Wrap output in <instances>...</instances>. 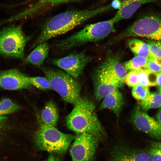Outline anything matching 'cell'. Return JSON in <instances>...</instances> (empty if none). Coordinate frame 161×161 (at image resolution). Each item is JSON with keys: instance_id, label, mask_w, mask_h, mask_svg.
<instances>
[{"instance_id": "17", "label": "cell", "mask_w": 161, "mask_h": 161, "mask_svg": "<svg viewBox=\"0 0 161 161\" xmlns=\"http://www.w3.org/2000/svg\"><path fill=\"white\" fill-rule=\"evenodd\" d=\"M49 48L48 44L44 42L39 44L24 59V63L39 66L48 56Z\"/></svg>"}, {"instance_id": "35", "label": "cell", "mask_w": 161, "mask_h": 161, "mask_svg": "<svg viewBox=\"0 0 161 161\" xmlns=\"http://www.w3.org/2000/svg\"><path fill=\"white\" fill-rule=\"evenodd\" d=\"M44 161H60L57 158L52 155L50 156L48 158Z\"/></svg>"}, {"instance_id": "32", "label": "cell", "mask_w": 161, "mask_h": 161, "mask_svg": "<svg viewBox=\"0 0 161 161\" xmlns=\"http://www.w3.org/2000/svg\"><path fill=\"white\" fill-rule=\"evenodd\" d=\"M157 86L161 87V72L157 73L156 78Z\"/></svg>"}, {"instance_id": "19", "label": "cell", "mask_w": 161, "mask_h": 161, "mask_svg": "<svg viewBox=\"0 0 161 161\" xmlns=\"http://www.w3.org/2000/svg\"><path fill=\"white\" fill-rule=\"evenodd\" d=\"M128 45L131 51L136 56L149 57L147 43L140 39L133 38L129 40Z\"/></svg>"}, {"instance_id": "18", "label": "cell", "mask_w": 161, "mask_h": 161, "mask_svg": "<svg viewBox=\"0 0 161 161\" xmlns=\"http://www.w3.org/2000/svg\"><path fill=\"white\" fill-rule=\"evenodd\" d=\"M41 115L42 123L55 127L56 125L59 115L57 107L52 101H49L46 103Z\"/></svg>"}, {"instance_id": "22", "label": "cell", "mask_w": 161, "mask_h": 161, "mask_svg": "<svg viewBox=\"0 0 161 161\" xmlns=\"http://www.w3.org/2000/svg\"><path fill=\"white\" fill-rule=\"evenodd\" d=\"M149 57L136 56L124 63L123 65L127 71L145 68Z\"/></svg>"}, {"instance_id": "13", "label": "cell", "mask_w": 161, "mask_h": 161, "mask_svg": "<svg viewBox=\"0 0 161 161\" xmlns=\"http://www.w3.org/2000/svg\"><path fill=\"white\" fill-rule=\"evenodd\" d=\"M111 161H154L148 152L122 146L112 152Z\"/></svg>"}, {"instance_id": "14", "label": "cell", "mask_w": 161, "mask_h": 161, "mask_svg": "<svg viewBox=\"0 0 161 161\" xmlns=\"http://www.w3.org/2000/svg\"><path fill=\"white\" fill-rule=\"evenodd\" d=\"M161 0H124L120 7L112 18L115 23L123 19L131 17L135 12L142 5Z\"/></svg>"}, {"instance_id": "23", "label": "cell", "mask_w": 161, "mask_h": 161, "mask_svg": "<svg viewBox=\"0 0 161 161\" xmlns=\"http://www.w3.org/2000/svg\"><path fill=\"white\" fill-rule=\"evenodd\" d=\"M19 105L8 98L2 99L0 101V116H4L18 111Z\"/></svg>"}, {"instance_id": "2", "label": "cell", "mask_w": 161, "mask_h": 161, "mask_svg": "<svg viewBox=\"0 0 161 161\" xmlns=\"http://www.w3.org/2000/svg\"><path fill=\"white\" fill-rule=\"evenodd\" d=\"M66 118L68 128L78 134L87 133L100 140L105 131L95 112L93 103L86 97H80Z\"/></svg>"}, {"instance_id": "38", "label": "cell", "mask_w": 161, "mask_h": 161, "mask_svg": "<svg viewBox=\"0 0 161 161\" xmlns=\"http://www.w3.org/2000/svg\"><path fill=\"white\" fill-rule=\"evenodd\" d=\"M36 0V1H40L41 0Z\"/></svg>"}, {"instance_id": "7", "label": "cell", "mask_w": 161, "mask_h": 161, "mask_svg": "<svg viewBox=\"0 0 161 161\" xmlns=\"http://www.w3.org/2000/svg\"><path fill=\"white\" fill-rule=\"evenodd\" d=\"M123 39L130 37L161 41V17L152 14L141 17L120 33Z\"/></svg>"}, {"instance_id": "16", "label": "cell", "mask_w": 161, "mask_h": 161, "mask_svg": "<svg viewBox=\"0 0 161 161\" xmlns=\"http://www.w3.org/2000/svg\"><path fill=\"white\" fill-rule=\"evenodd\" d=\"M100 66L123 85L127 71L118 60L114 58H109L106 59Z\"/></svg>"}, {"instance_id": "6", "label": "cell", "mask_w": 161, "mask_h": 161, "mask_svg": "<svg viewBox=\"0 0 161 161\" xmlns=\"http://www.w3.org/2000/svg\"><path fill=\"white\" fill-rule=\"evenodd\" d=\"M30 38L26 36L20 25H11L0 30V55L21 58Z\"/></svg>"}, {"instance_id": "11", "label": "cell", "mask_w": 161, "mask_h": 161, "mask_svg": "<svg viewBox=\"0 0 161 161\" xmlns=\"http://www.w3.org/2000/svg\"><path fill=\"white\" fill-rule=\"evenodd\" d=\"M131 117L132 122L139 130L157 140H161V125L143 111L140 106H137L134 109Z\"/></svg>"}, {"instance_id": "9", "label": "cell", "mask_w": 161, "mask_h": 161, "mask_svg": "<svg viewBox=\"0 0 161 161\" xmlns=\"http://www.w3.org/2000/svg\"><path fill=\"white\" fill-rule=\"evenodd\" d=\"M91 60V57L86 55L83 51L73 52L62 58L51 59L48 62L63 69L77 79L80 78L85 67Z\"/></svg>"}, {"instance_id": "21", "label": "cell", "mask_w": 161, "mask_h": 161, "mask_svg": "<svg viewBox=\"0 0 161 161\" xmlns=\"http://www.w3.org/2000/svg\"><path fill=\"white\" fill-rule=\"evenodd\" d=\"M144 111L161 107V95L157 92L150 93L148 97L140 104Z\"/></svg>"}, {"instance_id": "36", "label": "cell", "mask_w": 161, "mask_h": 161, "mask_svg": "<svg viewBox=\"0 0 161 161\" xmlns=\"http://www.w3.org/2000/svg\"><path fill=\"white\" fill-rule=\"evenodd\" d=\"M109 0H100V1L99 2V3H103L104 2H105L106 1H107Z\"/></svg>"}, {"instance_id": "28", "label": "cell", "mask_w": 161, "mask_h": 161, "mask_svg": "<svg viewBox=\"0 0 161 161\" xmlns=\"http://www.w3.org/2000/svg\"><path fill=\"white\" fill-rule=\"evenodd\" d=\"M8 117L5 116H0V139L13 129L8 122Z\"/></svg>"}, {"instance_id": "1", "label": "cell", "mask_w": 161, "mask_h": 161, "mask_svg": "<svg viewBox=\"0 0 161 161\" xmlns=\"http://www.w3.org/2000/svg\"><path fill=\"white\" fill-rule=\"evenodd\" d=\"M112 9L110 4L92 10H71L58 14L44 23L33 47L65 34L89 19Z\"/></svg>"}, {"instance_id": "10", "label": "cell", "mask_w": 161, "mask_h": 161, "mask_svg": "<svg viewBox=\"0 0 161 161\" xmlns=\"http://www.w3.org/2000/svg\"><path fill=\"white\" fill-rule=\"evenodd\" d=\"M92 79L94 95L98 101L123 85L101 66L93 75Z\"/></svg>"}, {"instance_id": "20", "label": "cell", "mask_w": 161, "mask_h": 161, "mask_svg": "<svg viewBox=\"0 0 161 161\" xmlns=\"http://www.w3.org/2000/svg\"><path fill=\"white\" fill-rule=\"evenodd\" d=\"M138 84L148 87L157 86V73L152 72L145 68L137 70Z\"/></svg>"}, {"instance_id": "25", "label": "cell", "mask_w": 161, "mask_h": 161, "mask_svg": "<svg viewBox=\"0 0 161 161\" xmlns=\"http://www.w3.org/2000/svg\"><path fill=\"white\" fill-rule=\"evenodd\" d=\"M149 87L138 84L132 87L131 94L136 99L143 101L145 100L150 93Z\"/></svg>"}, {"instance_id": "34", "label": "cell", "mask_w": 161, "mask_h": 161, "mask_svg": "<svg viewBox=\"0 0 161 161\" xmlns=\"http://www.w3.org/2000/svg\"><path fill=\"white\" fill-rule=\"evenodd\" d=\"M157 120L161 125V109L156 114Z\"/></svg>"}, {"instance_id": "30", "label": "cell", "mask_w": 161, "mask_h": 161, "mask_svg": "<svg viewBox=\"0 0 161 161\" xmlns=\"http://www.w3.org/2000/svg\"><path fill=\"white\" fill-rule=\"evenodd\" d=\"M148 152L154 161H161V149L152 147L148 150Z\"/></svg>"}, {"instance_id": "33", "label": "cell", "mask_w": 161, "mask_h": 161, "mask_svg": "<svg viewBox=\"0 0 161 161\" xmlns=\"http://www.w3.org/2000/svg\"><path fill=\"white\" fill-rule=\"evenodd\" d=\"M152 147L156 148L161 149V142H155L152 143Z\"/></svg>"}, {"instance_id": "15", "label": "cell", "mask_w": 161, "mask_h": 161, "mask_svg": "<svg viewBox=\"0 0 161 161\" xmlns=\"http://www.w3.org/2000/svg\"><path fill=\"white\" fill-rule=\"evenodd\" d=\"M103 99L99 109H109L118 116L124 103L123 97L118 89L106 96Z\"/></svg>"}, {"instance_id": "3", "label": "cell", "mask_w": 161, "mask_h": 161, "mask_svg": "<svg viewBox=\"0 0 161 161\" xmlns=\"http://www.w3.org/2000/svg\"><path fill=\"white\" fill-rule=\"evenodd\" d=\"M113 19L87 24L83 29L58 42L56 47L67 51L87 43L97 41L115 31Z\"/></svg>"}, {"instance_id": "31", "label": "cell", "mask_w": 161, "mask_h": 161, "mask_svg": "<svg viewBox=\"0 0 161 161\" xmlns=\"http://www.w3.org/2000/svg\"><path fill=\"white\" fill-rule=\"evenodd\" d=\"M80 0H49L50 3L53 6H55L61 4L70 2Z\"/></svg>"}, {"instance_id": "24", "label": "cell", "mask_w": 161, "mask_h": 161, "mask_svg": "<svg viewBox=\"0 0 161 161\" xmlns=\"http://www.w3.org/2000/svg\"><path fill=\"white\" fill-rule=\"evenodd\" d=\"M28 80L30 84L37 88L42 90H52V89L49 80L45 77L27 76Z\"/></svg>"}, {"instance_id": "37", "label": "cell", "mask_w": 161, "mask_h": 161, "mask_svg": "<svg viewBox=\"0 0 161 161\" xmlns=\"http://www.w3.org/2000/svg\"><path fill=\"white\" fill-rule=\"evenodd\" d=\"M159 93L161 95V87H159Z\"/></svg>"}, {"instance_id": "12", "label": "cell", "mask_w": 161, "mask_h": 161, "mask_svg": "<svg viewBox=\"0 0 161 161\" xmlns=\"http://www.w3.org/2000/svg\"><path fill=\"white\" fill-rule=\"evenodd\" d=\"M27 76L16 69L0 71V87L10 90L29 89L32 85Z\"/></svg>"}, {"instance_id": "8", "label": "cell", "mask_w": 161, "mask_h": 161, "mask_svg": "<svg viewBox=\"0 0 161 161\" xmlns=\"http://www.w3.org/2000/svg\"><path fill=\"white\" fill-rule=\"evenodd\" d=\"M70 149L72 161H92L100 139L88 134H78Z\"/></svg>"}, {"instance_id": "4", "label": "cell", "mask_w": 161, "mask_h": 161, "mask_svg": "<svg viewBox=\"0 0 161 161\" xmlns=\"http://www.w3.org/2000/svg\"><path fill=\"white\" fill-rule=\"evenodd\" d=\"M43 72L52 89L64 101L74 105L81 97V85L76 79L67 73L56 68H45Z\"/></svg>"}, {"instance_id": "5", "label": "cell", "mask_w": 161, "mask_h": 161, "mask_svg": "<svg viewBox=\"0 0 161 161\" xmlns=\"http://www.w3.org/2000/svg\"><path fill=\"white\" fill-rule=\"evenodd\" d=\"M76 136L62 133L55 126L41 123L35 134L34 141L41 150L62 154L66 152Z\"/></svg>"}, {"instance_id": "29", "label": "cell", "mask_w": 161, "mask_h": 161, "mask_svg": "<svg viewBox=\"0 0 161 161\" xmlns=\"http://www.w3.org/2000/svg\"><path fill=\"white\" fill-rule=\"evenodd\" d=\"M137 70L129 71L126 76L124 83L129 86L133 87L138 84Z\"/></svg>"}, {"instance_id": "27", "label": "cell", "mask_w": 161, "mask_h": 161, "mask_svg": "<svg viewBox=\"0 0 161 161\" xmlns=\"http://www.w3.org/2000/svg\"><path fill=\"white\" fill-rule=\"evenodd\" d=\"M145 68L155 73L161 72V58H149Z\"/></svg>"}, {"instance_id": "26", "label": "cell", "mask_w": 161, "mask_h": 161, "mask_svg": "<svg viewBox=\"0 0 161 161\" xmlns=\"http://www.w3.org/2000/svg\"><path fill=\"white\" fill-rule=\"evenodd\" d=\"M149 57L161 58V41L150 40L147 41Z\"/></svg>"}]
</instances>
